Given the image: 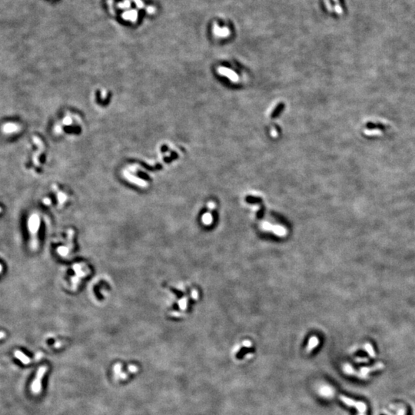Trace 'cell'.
I'll return each mask as SVG.
<instances>
[{"mask_svg":"<svg viewBox=\"0 0 415 415\" xmlns=\"http://www.w3.org/2000/svg\"><path fill=\"white\" fill-rule=\"evenodd\" d=\"M2 269H3V268H2V265L0 264V273L2 272Z\"/></svg>","mask_w":415,"mask_h":415,"instance_id":"18","label":"cell"},{"mask_svg":"<svg viewBox=\"0 0 415 415\" xmlns=\"http://www.w3.org/2000/svg\"><path fill=\"white\" fill-rule=\"evenodd\" d=\"M19 130V125L14 123H8L3 126V131L6 133H13L18 132Z\"/></svg>","mask_w":415,"mask_h":415,"instance_id":"10","label":"cell"},{"mask_svg":"<svg viewBox=\"0 0 415 415\" xmlns=\"http://www.w3.org/2000/svg\"><path fill=\"white\" fill-rule=\"evenodd\" d=\"M175 303L172 305L169 314L173 317H180L185 316L189 311L191 305L198 299V291L193 287L189 291L179 294L176 298Z\"/></svg>","mask_w":415,"mask_h":415,"instance_id":"1","label":"cell"},{"mask_svg":"<svg viewBox=\"0 0 415 415\" xmlns=\"http://www.w3.org/2000/svg\"><path fill=\"white\" fill-rule=\"evenodd\" d=\"M215 209V204L213 202H209L208 205V211L202 214L201 221H202V224L205 226H209L212 224L213 221V217H212V212Z\"/></svg>","mask_w":415,"mask_h":415,"instance_id":"5","label":"cell"},{"mask_svg":"<svg viewBox=\"0 0 415 415\" xmlns=\"http://www.w3.org/2000/svg\"><path fill=\"white\" fill-rule=\"evenodd\" d=\"M317 344H318V340H317V338H311V339L310 340L309 345H308V351H310L311 350H312V349L314 348V347H315V346L317 345Z\"/></svg>","mask_w":415,"mask_h":415,"instance_id":"12","label":"cell"},{"mask_svg":"<svg viewBox=\"0 0 415 415\" xmlns=\"http://www.w3.org/2000/svg\"><path fill=\"white\" fill-rule=\"evenodd\" d=\"M40 227V218L37 214H32L28 220V228L31 235L30 248L33 251L38 248L37 233Z\"/></svg>","mask_w":415,"mask_h":415,"instance_id":"3","label":"cell"},{"mask_svg":"<svg viewBox=\"0 0 415 415\" xmlns=\"http://www.w3.org/2000/svg\"><path fill=\"white\" fill-rule=\"evenodd\" d=\"M341 399L342 400V401H344V402L345 403V404H348V405H351V406H352V405H354V402L353 401H351V400L348 399V398H344V397H341Z\"/></svg>","mask_w":415,"mask_h":415,"instance_id":"14","label":"cell"},{"mask_svg":"<svg viewBox=\"0 0 415 415\" xmlns=\"http://www.w3.org/2000/svg\"><path fill=\"white\" fill-rule=\"evenodd\" d=\"M72 270L74 271L76 275L70 278L71 280V287L73 291H76L78 288L81 282V279L88 276L90 273V269L88 265L85 263H76L73 265Z\"/></svg>","mask_w":415,"mask_h":415,"instance_id":"2","label":"cell"},{"mask_svg":"<svg viewBox=\"0 0 415 415\" xmlns=\"http://www.w3.org/2000/svg\"><path fill=\"white\" fill-rule=\"evenodd\" d=\"M75 235V231L73 229H69L67 231V245L66 247H68L70 251H72L73 248H74V245H73V237Z\"/></svg>","mask_w":415,"mask_h":415,"instance_id":"9","label":"cell"},{"mask_svg":"<svg viewBox=\"0 0 415 415\" xmlns=\"http://www.w3.org/2000/svg\"><path fill=\"white\" fill-rule=\"evenodd\" d=\"M6 334L4 333L3 332H0V339H2V338H5Z\"/></svg>","mask_w":415,"mask_h":415,"instance_id":"17","label":"cell"},{"mask_svg":"<svg viewBox=\"0 0 415 415\" xmlns=\"http://www.w3.org/2000/svg\"><path fill=\"white\" fill-rule=\"evenodd\" d=\"M63 123L65 125H70L72 123V119L69 117H65L63 120Z\"/></svg>","mask_w":415,"mask_h":415,"instance_id":"15","label":"cell"},{"mask_svg":"<svg viewBox=\"0 0 415 415\" xmlns=\"http://www.w3.org/2000/svg\"><path fill=\"white\" fill-rule=\"evenodd\" d=\"M283 107H284V105L280 104L279 106H278V107H277L276 109H275V110L274 111L273 113H272V117H275V116H276V115H278V114H279V112H281V110H282Z\"/></svg>","mask_w":415,"mask_h":415,"instance_id":"13","label":"cell"},{"mask_svg":"<svg viewBox=\"0 0 415 415\" xmlns=\"http://www.w3.org/2000/svg\"><path fill=\"white\" fill-rule=\"evenodd\" d=\"M47 371V367L42 366L38 369L35 379L31 385V390L34 395H39L42 391V379Z\"/></svg>","mask_w":415,"mask_h":415,"instance_id":"4","label":"cell"},{"mask_svg":"<svg viewBox=\"0 0 415 415\" xmlns=\"http://www.w3.org/2000/svg\"><path fill=\"white\" fill-rule=\"evenodd\" d=\"M43 203H44L46 205H50V204H51V200H50V199H49V198H46L43 199Z\"/></svg>","mask_w":415,"mask_h":415,"instance_id":"16","label":"cell"},{"mask_svg":"<svg viewBox=\"0 0 415 415\" xmlns=\"http://www.w3.org/2000/svg\"><path fill=\"white\" fill-rule=\"evenodd\" d=\"M52 189L54 190L55 191H56L57 193V198H58V205L61 206V205H63L65 202L68 199V195H67L65 193L62 192V191H60L58 190V186L56 185H52Z\"/></svg>","mask_w":415,"mask_h":415,"instance_id":"7","label":"cell"},{"mask_svg":"<svg viewBox=\"0 0 415 415\" xmlns=\"http://www.w3.org/2000/svg\"><path fill=\"white\" fill-rule=\"evenodd\" d=\"M2 212V209H1V208H0V212Z\"/></svg>","mask_w":415,"mask_h":415,"instance_id":"19","label":"cell"},{"mask_svg":"<svg viewBox=\"0 0 415 415\" xmlns=\"http://www.w3.org/2000/svg\"><path fill=\"white\" fill-rule=\"evenodd\" d=\"M14 355L15 357H16L18 360L22 362V364H24V365H28V364H29L31 362L30 358H29L27 355H25V354L22 353V351H20V350H15Z\"/></svg>","mask_w":415,"mask_h":415,"instance_id":"8","label":"cell"},{"mask_svg":"<svg viewBox=\"0 0 415 415\" xmlns=\"http://www.w3.org/2000/svg\"><path fill=\"white\" fill-rule=\"evenodd\" d=\"M33 142H35V144L37 145V147H38V151H36V152L34 153L33 155H32V161H33L35 166H39V155L44 152L45 145L44 143L43 142V141H42L39 138L37 137V136H33Z\"/></svg>","mask_w":415,"mask_h":415,"instance_id":"6","label":"cell"},{"mask_svg":"<svg viewBox=\"0 0 415 415\" xmlns=\"http://www.w3.org/2000/svg\"><path fill=\"white\" fill-rule=\"evenodd\" d=\"M70 250L66 246H59L57 248V253L62 257H67L69 254Z\"/></svg>","mask_w":415,"mask_h":415,"instance_id":"11","label":"cell"}]
</instances>
